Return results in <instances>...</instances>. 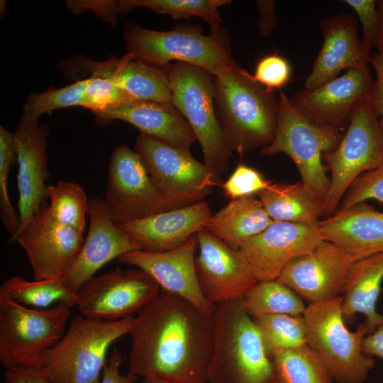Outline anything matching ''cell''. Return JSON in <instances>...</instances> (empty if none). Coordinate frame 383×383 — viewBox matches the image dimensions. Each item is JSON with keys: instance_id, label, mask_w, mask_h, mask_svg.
Listing matches in <instances>:
<instances>
[{"instance_id": "1", "label": "cell", "mask_w": 383, "mask_h": 383, "mask_svg": "<svg viewBox=\"0 0 383 383\" xmlns=\"http://www.w3.org/2000/svg\"><path fill=\"white\" fill-rule=\"evenodd\" d=\"M213 313L162 291L135 316L128 374L161 383H207Z\"/></svg>"}, {"instance_id": "2", "label": "cell", "mask_w": 383, "mask_h": 383, "mask_svg": "<svg viewBox=\"0 0 383 383\" xmlns=\"http://www.w3.org/2000/svg\"><path fill=\"white\" fill-rule=\"evenodd\" d=\"M215 103L233 150L243 157L273 140L279 99L238 65L214 75Z\"/></svg>"}, {"instance_id": "3", "label": "cell", "mask_w": 383, "mask_h": 383, "mask_svg": "<svg viewBox=\"0 0 383 383\" xmlns=\"http://www.w3.org/2000/svg\"><path fill=\"white\" fill-rule=\"evenodd\" d=\"M207 383H268L272 365L241 298L216 304Z\"/></svg>"}, {"instance_id": "4", "label": "cell", "mask_w": 383, "mask_h": 383, "mask_svg": "<svg viewBox=\"0 0 383 383\" xmlns=\"http://www.w3.org/2000/svg\"><path fill=\"white\" fill-rule=\"evenodd\" d=\"M199 25L177 26L171 30L145 28L128 23L123 37L127 53L155 66H165L172 60L199 67L213 76L237 65L232 57L229 38L221 27L204 35Z\"/></svg>"}, {"instance_id": "5", "label": "cell", "mask_w": 383, "mask_h": 383, "mask_svg": "<svg viewBox=\"0 0 383 383\" xmlns=\"http://www.w3.org/2000/svg\"><path fill=\"white\" fill-rule=\"evenodd\" d=\"M342 296L310 304L302 315L306 344L338 383H362L374 360L362 348L368 334L365 323L350 331L344 323Z\"/></svg>"}, {"instance_id": "6", "label": "cell", "mask_w": 383, "mask_h": 383, "mask_svg": "<svg viewBox=\"0 0 383 383\" xmlns=\"http://www.w3.org/2000/svg\"><path fill=\"white\" fill-rule=\"evenodd\" d=\"M162 67L168 77L172 104L199 142L204 164L220 177L228 167L233 150L215 110L214 76L182 62Z\"/></svg>"}, {"instance_id": "7", "label": "cell", "mask_w": 383, "mask_h": 383, "mask_svg": "<svg viewBox=\"0 0 383 383\" xmlns=\"http://www.w3.org/2000/svg\"><path fill=\"white\" fill-rule=\"evenodd\" d=\"M134 316L101 321L74 316L47 353L43 367L57 383H101L110 346L129 334Z\"/></svg>"}, {"instance_id": "8", "label": "cell", "mask_w": 383, "mask_h": 383, "mask_svg": "<svg viewBox=\"0 0 383 383\" xmlns=\"http://www.w3.org/2000/svg\"><path fill=\"white\" fill-rule=\"evenodd\" d=\"M72 306L61 301L33 309L0 300V361L6 369L43 366L48 352L62 338Z\"/></svg>"}, {"instance_id": "9", "label": "cell", "mask_w": 383, "mask_h": 383, "mask_svg": "<svg viewBox=\"0 0 383 383\" xmlns=\"http://www.w3.org/2000/svg\"><path fill=\"white\" fill-rule=\"evenodd\" d=\"M279 117L272 143L262 148L265 156L287 155L296 165L301 182L323 202L330 177L323 165V155L331 152L343 138L340 131L318 126L306 118L279 91Z\"/></svg>"}, {"instance_id": "10", "label": "cell", "mask_w": 383, "mask_h": 383, "mask_svg": "<svg viewBox=\"0 0 383 383\" xmlns=\"http://www.w3.org/2000/svg\"><path fill=\"white\" fill-rule=\"evenodd\" d=\"M323 159L331 172L323 201V216L338 209L354 181L365 172L383 166V133L373 113L369 96L354 113L339 144Z\"/></svg>"}, {"instance_id": "11", "label": "cell", "mask_w": 383, "mask_h": 383, "mask_svg": "<svg viewBox=\"0 0 383 383\" xmlns=\"http://www.w3.org/2000/svg\"><path fill=\"white\" fill-rule=\"evenodd\" d=\"M135 148L170 209L202 201L221 184V177L188 151L142 133Z\"/></svg>"}, {"instance_id": "12", "label": "cell", "mask_w": 383, "mask_h": 383, "mask_svg": "<svg viewBox=\"0 0 383 383\" xmlns=\"http://www.w3.org/2000/svg\"><path fill=\"white\" fill-rule=\"evenodd\" d=\"M160 292L158 284L144 271L116 268L86 281L76 292V306L86 318L118 321L137 314Z\"/></svg>"}, {"instance_id": "13", "label": "cell", "mask_w": 383, "mask_h": 383, "mask_svg": "<svg viewBox=\"0 0 383 383\" xmlns=\"http://www.w3.org/2000/svg\"><path fill=\"white\" fill-rule=\"evenodd\" d=\"M104 200L117 225L170 210L140 155L125 145L112 152Z\"/></svg>"}, {"instance_id": "14", "label": "cell", "mask_w": 383, "mask_h": 383, "mask_svg": "<svg viewBox=\"0 0 383 383\" xmlns=\"http://www.w3.org/2000/svg\"><path fill=\"white\" fill-rule=\"evenodd\" d=\"M48 206L42 204L9 240L23 249L36 280L62 279L84 240L82 232L54 219Z\"/></svg>"}, {"instance_id": "15", "label": "cell", "mask_w": 383, "mask_h": 383, "mask_svg": "<svg viewBox=\"0 0 383 383\" xmlns=\"http://www.w3.org/2000/svg\"><path fill=\"white\" fill-rule=\"evenodd\" d=\"M361 259L323 240L310 252L290 261L277 279L308 304L319 303L343 293L353 265Z\"/></svg>"}, {"instance_id": "16", "label": "cell", "mask_w": 383, "mask_h": 383, "mask_svg": "<svg viewBox=\"0 0 383 383\" xmlns=\"http://www.w3.org/2000/svg\"><path fill=\"white\" fill-rule=\"evenodd\" d=\"M374 82L370 67L350 69L321 86L304 88L289 99L294 108L311 123L341 131L369 96Z\"/></svg>"}, {"instance_id": "17", "label": "cell", "mask_w": 383, "mask_h": 383, "mask_svg": "<svg viewBox=\"0 0 383 383\" xmlns=\"http://www.w3.org/2000/svg\"><path fill=\"white\" fill-rule=\"evenodd\" d=\"M318 223L274 221L263 231L246 240L239 250L257 280L277 279L290 261L313 250L323 240Z\"/></svg>"}, {"instance_id": "18", "label": "cell", "mask_w": 383, "mask_h": 383, "mask_svg": "<svg viewBox=\"0 0 383 383\" xmlns=\"http://www.w3.org/2000/svg\"><path fill=\"white\" fill-rule=\"evenodd\" d=\"M195 267L200 289L213 305L241 298L257 283L249 264L235 250L203 229L197 233Z\"/></svg>"}, {"instance_id": "19", "label": "cell", "mask_w": 383, "mask_h": 383, "mask_svg": "<svg viewBox=\"0 0 383 383\" xmlns=\"http://www.w3.org/2000/svg\"><path fill=\"white\" fill-rule=\"evenodd\" d=\"M198 249L197 234L174 249L163 252L135 250L117 260L136 267L150 275L162 291L177 295L193 304L206 314L213 313L216 305L204 297L196 277L195 254Z\"/></svg>"}, {"instance_id": "20", "label": "cell", "mask_w": 383, "mask_h": 383, "mask_svg": "<svg viewBox=\"0 0 383 383\" xmlns=\"http://www.w3.org/2000/svg\"><path fill=\"white\" fill-rule=\"evenodd\" d=\"M87 216L89 227L74 261L62 278L73 293L106 263L140 245L111 218L104 199H89Z\"/></svg>"}, {"instance_id": "21", "label": "cell", "mask_w": 383, "mask_h": 383, "mask_svg": "<svg viewBox=\"0 0 383 383\" xmlns=\"http://www.w3.org/2000/svg\"><path fill=\"white\" fill-rule=\"evenodd\" d=\"M49 133V127L45 123L21 119L13 133L18 165L17 186L20 226L24 224L42 204L47 203Z\"/></svg>"}, {"instance_id": "22", "label": "cell", "mask_w": 383, "mask_h": 383, "mask_svg": "<svg viewBox=\"0 0 383 383\" xmlns=\"http://www.w3.org/2000/svg\"><path fill=\"white\" fill-rule=\"evenodd\" d=\"M323 41L304 87L311 89L336 78L343 70L369 67L371 48L357 33L354 16L340 13L323 19L320 24Z\"/></svg>"}, {"instance_id": "23", "label": "cell", "mask_w": 383, "mask_h": 383, "mask_svg": "<svg viewBox=\"0 0 383 383\" xmlns=\"http://www.w3.org/2000/svg\"><path fill=\"white\" fill-rule=\"evenodd\" d=\"M211 216L204 201L118 225L141 250L163 252L178 248L204 229Z\"/></svg>"}, {"instance_id": "24", "label": "cell", "mask_w": 383, "mask_h": 383, "mask_svg": "<svg viewBox=\"0 0 383 383\" xmlns=\"http://www.w3.org/2000/svg\"><path fill=\"white\" fill-rule=\"evenodd\" d=\"M101 123L126 121L140 133L154 137L189 152L196 137L181 113L172 103L134 100L94 112Z\"/></svg>"}, {"instance_id": "25", "label": "cell", "mask_w": 383, "mask_h": 383, "mask_svg": "<svg viewBox=\"0 0 383 383\" xmlns=\"http://www.w3.org/2000/svg\"><path fill=\"white\" fill-rule=\"evenodd\" d=\"M324 240L362 259L383 252V212L361 201L319 221Z\"/></svg>"}, {"instance_id": "26", "label": "cell", "mask_w": 383, "mask_h": 383, "mask_svg": "<svg viewBox=\"0 0 383 383\" xmlns=\"http://www.w3.org/2000/svg\"><path fill=\"white\" fill-rule=\"evenodd\" d=\"M382 281L383 252H379L353 265L343 291L341 306L344 317L363 314L368 334L383 325V315L376 309Z\"/></svg>"}, {"instance_id": "27", "label": "cell", "mask_w": 383, "mask_h": 383, "mask_svg": "<svg viewBox=\"0 0 383 383\" xmlns=\"http://www.w3.org/2000/svg\"><path fill=\"white\" fill-rule=\"evenodd\" d=\"M272 221L255 196L232 199L214 215L204 229L235 250L266 229Z\"/></svg>"}, {"instance_id": "28", "label": "cell", "mask_w": 383, "mask_h": 383, "mask_svg": "<svg viewBox=\"0 0 383 383\" xmlns=\"http://www.w3.org/2000/svg\"><path fill=\"white\" fill-rule=\"evenodd\" d=\"M101 67L134 100L172 101L168 77L162 67L148 64L128 53L121 59L101 62Z\"/></svg>"}, {"instance_id": "29", "label": "cell", "mask_w": 383, "mask_h": 383, "mask_svg": "<svg viewBox=\"0 0 383 383\" xmlns=\"http://www.w3.org/2000/svg\"><path fill=\"white\" fill-rule=\"evenodd\" d=\"M272 221L311 223L323 216V202L301 181L272 183L257 194Z\"/></svg>"}, {"instance_id": "30", "label": "cell", "mask_w": 383, "mask_h": 383, "mask_svg": "<svg viewBox=\"0 0 383 383\" xmlns=\"http://www.w3.org/2000/svg\"><path fill=\"white\" fill-rule=\"evenodd\" d=\"M0 300L33 309H48L61 301L73 307L76 306L77 295L67 287L62 279L29 281L16 275L1 284Z\"/></svg>"}, {"instance_id": "31", "label": "cell", "mask_w": 383, "mask_h": 383, "mask_svg": "<svg viewBox=\"0 0 383 383\" xmlns=\"http://www.w3.org/2000/svg\"><path fill=\"white\" fill-rule=\"evenodd\" d=\"M241 303L252 318L282 314L299 316L306 308L301 297L277 279L257 282L241 297Z\"/></svg>"}, {"instance_id": "32", "label": "cell", "mask_w": 383, "mask_h": 383, "mask_svg": "<svg viewBox=\"0 0 383 383\" xmlns=\"http://www.w3.org/2000/svg\"><path fill=\"white\" fill-rule=\"evenodd\" d=\"M277 383H332L328 371L306 345L270 356Z\"/></svg>"}, {"instance_id": "33", "label": "cell", "mask_w": 383, "mask_h": 383, "mask_svg": "<svg viewBox=\"0 0 383 383\" xmlns=\"http://www.w3.org/2000/svg\"><path fill=\"white\" fill-rule=\"evenodd\" d=\"M231 1L228 0H123L111 1L113 13H126L138 7H147L173 18H202L211 29L221 26L223 21L218 8Z\"/></svg>"}, {"instance_id": "34", "label": "cell", "mask_w": 383, "mask_h": 383, "mask_svg": "<svg viewBox=\"0 0 383 383\" xmlns=\"http://www.w3.org/2000/svg\"><path fill=\"white\" fill-rule=\"evenodd\" d=\"M47 198L48 209L54 219L84 233L89 200L81 186L60 180L48 186Z\"/></svg>"}, {"instance_id": "35", "label": "cell", "mask_w": 383, "mask_h": 383, "mask_svg": "<svg viewBox=\"0 0 383 383\" xmlns=\"http://www.w3.org/2000/svg\"><path fill=\"white\" fill-rule=\"evenodd\" d=\"M252 319L269 357L279 351L297 349L307 345L302 316L270 315Z\"/></svg>"}, {"instance_id": "36", "label": "cell", "mask_w": 383, "mask_h": 383, "mask_svg": "<svg viewBox=\"0 0 383 383\" xmlns=\"http://www.w3.org/2000/svg\"><path fill=\"white\" fill-rule=\"evenodd\" d=\"M88 79L78 80L62 88H49L29 96L23 108L21 119L38 121L44 113L70 106H84Z\"/></svg>"}, {"instance_id": "37", "label": "cell", "mask_w": 383, "mask_h": 383, "mask_svg": "<svg viewBox=\"0 0 383 383\" xmlns=\"http://www.w3.org/2000/svg\"><path fill=\"white\" fill-rule=\"evenodd\" d=\"M16 160L13 134L0 126V215L5 230L14 234L20 226V217L10 200L8 182L11 166Z\"/></svg>"}, {"instance_id": "38", "label": "cell", "mask_w": 383, "mask_h": 383, "mask_svg": "<svg viewBox=\"0 0 383 383\" xmlns=\"http://www.w3.org/2000/svg\"><path fill=\"white\" fill-rule=\"evenodd\" d=\"M88 71L91 76L87 78L84 107L94 113L109 106L134 101L109 74L96 67H91Z\"/></svg>"}, {"instance_id": "39", "label": "cell", "mask_w": 383, "mask_h": 383, "mask_svg": "<svg viewBox=\"0 0 383 383\" xmlns=\"http://www.w3.org/2000/svg\"><path fill=\"white\" fill-rule=\"evenodd\" d=\"M272 183L256 169L240 163L221 186L224 194L232 200L257 194Z\"/></svg>"}, {"instance_id": "40", "label": "cell", "mask_w": 383, "mask_h": 383, "mask_svg": "<svg viewBox=\"0 0 383 383\" xmlns=\"http://www.w3.org/2000/svg\"><path fill=\"white\" fill-rule=\"evenodd\" d=\"M292 70L288 60L278 53L266 55L257 62L253 79L273 91L289 83Z\"/></svg>"}, {"instance_id": "41", "label": "cell", "mask_w": 383, "mask_h": 383, "mask_svg": "<svg viewBox=\"0 0 383 383\" xmlns=\"http://www.w3.org/2000/svg\"><path fill=\"white\" fill-rule=\"evenodd\" d=\"M370 199L383 204V166L358 177L345 194L338 209Z\"/></svg>"}, {"instance_id": "42", "label": "cell", "mask_w": 383, "mask_h": 383, "mask_svg": "<svg viewBox=\"0 0 383 383\" xmlns=\"http://www.w3.org/2000/svg\"><path fill=\"white\" fill-rule=\"evenodd\" d=\"M357 13L360 21L365 44L372 48L376 46L379 27L380 16L377 1L374 0H345Z\"/></svg>"}, {"instance_id": "43", "label": "cell", "mask_w": 383, "mask_h": 383, "mask_svg": "<svg viewBox=\"0 0 383 383\" xmlns=\"http://www.w3.org/2000/svg\"><path fill=\"white\" fill-rule=\"evenodd\" d=\"M370 63L374 68L377 79L372 87L369 99L372 110L377 116L379 128L383 133V54L374 53Z\"/></svg>"}, {"instance_id": "44", "label": "cell", "mask_w": 383, "mask_h": 383, "mask_svg": "<svg viewBox=\"0 0 383 383\" xmlns=\"http://www.w3.org/2000/svg\"><path fill=\"white\" fill-rule=\"evenodd\" d=\"M4 383H57L42 367H21L6 370Z\"/></svg>"}, {"instance_id": "45", "label": "cell", "mask_w": 383, "mask_h": 383, "mask_svg": "<svg viewBox=\"0 0 383 383\" xmlns=\"http://www.w3.org/2000/svg\"><path fill=\"white\" fill-rule=\"evenodd\" d=\"M123 361L121 354L115 348L108 357L104 367L101 383H134L136 376L129 374L123 375L120 372V366Z\"/></svg>"}, {"instance_id": "46", "label": "cell", "mask_w": 383, "mask_h": 383, "mask_svg": "<svg viewBox=\"0 0 383 383\" xmlns=\"http://www.w3.org/2000/svg\"><path fill=\"white\" fill-rule=\"evenodd\" d=\"M256 4L260 13L257 24L260 35L268 37L277 26V20L274 13V1H257Z\"/></svg>"}, {"instance_id": "47", "label": "cell", "mask_w": 383, "mask_h": 383, "mask_svg": "<svg viewBox=\"0 0 383 383\" xmlns=\"http://www.w3.org/2000/svg\"><path fill=\"white\" fill-rule=\"evenodd\" d=\"M362 348L365 354L383 360V325L364 338Z\"/></svg>"}, {"instance_id": "48", "label": "cell", "mask_w": 383, "mask_h": 383, "mask_svg": "<svg viewBox=\"0 0 383 383\" xmlns=\"http://www.w3.org/2000/svg\"><path fill=\"white\" fill-rule=\"evenodd\" d=\"M377 2L380 16V27L376 47L378 52L383 54V0L377 1Z\"/></svg>"}, {"instance_id": "49", "label": "cell", "mask_w": 383, "mask_h": 383, "mask_svg": "<svg viewBox=\"0 0 383 383\" xmlns=\"http://www.w3.org/2000/svg\"><path fill=\"white\" fill-rule=\"evenodd\" d=\"M141 383H161V382L143 379Z\"/></svg>"}, {"instance_id": "50", "label": "cell", "mask_w": 383, "mask_h": 383, "mask_svg": "<svg viewBox=\"0 0 383 383\" xmlns=\"http://www.w3.org/2000/svg\"><path fill=\"white\" fill-rule=\"evenodd\" d=\"M268 383H277L272 377V379Z\"/></svg>"}]
</instances>
